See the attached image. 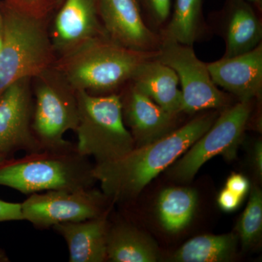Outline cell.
Masks as SVG:
<instances>
[{
	"instance_id": "obj_1",
	"label": "cell",
	"mask_w": 262,
	"mask_h": 262,
	"mask_svg": "<svg viewBox=\"0 0 262 262\" xmlns=\"http://www.w3.org/2000/svg\"><path fill=\"white\" fill-rule=\"evenodd\" d=\"M216 117L215 113L201 115L154 142L134 148L117 159L95 164L94 178L101 191L112 203L136 198L211 127Z\"/></svg>"
},
{
	"instance_id": "obj_2",
	"label": "cell",
	"mask_w": 262,
	"mask_h": 262,
	"mask_svg": "<svg viewBox=\"0 0 262 262\" xmlns=\"http://www.w3.org/2000/svg\"><path fill=\"white\" fill-rule=\"evenodd\" d=\"M3 46L0 50V96L10 85L32 78L57 58L49 33L51 12L27 8L13 0L0 4Z\"/></svg>"
},
{
	"instance_id": "obj_3",
	"label": "cell",
	"mask_w": 262,
	"mask_h": 262,
	"mask_svg": "<svg viewBox=\"0 0 262 262\" xmlns=\"http://www.w3.org/2000/svg\"><path fill=\"white\" fill-rule=\"evenodd\" d=\"M156 53L134 51L102 37L58 57L53 67L76 91L110 94L129 83L140 63Z\"/></svg>"
},
{
	"instance_id": "obj_4",
	"label": "cell",
	"mask_w": 262,
	"mask_h": 262,
	"mask_svg": "<svg viewBox=\"0 0 262 262\" xmlns=\"http://www.w3.org/2000/svg\"><path fill=\"white\" fill-rule=\"evenodd\" d=\"M89 158L78 152L75 144L10 158L0 163V186L24 194L89 189L96 180Z\"/></svg>"
},
{
	"instance_id": "obj_5",
	"label": "cell",
	"mask_w": 262,
	"mask_h": 262,
	"mask_svg": "<svg viewBox=\"0 0 262 262\" xmlns=\"http://www.w3.org/2000/svg\"><path fill=\"white\" fill-rule=\"evenodd\" d=\"M77 96L79 117L75 132L79 153L101 163L134 149L135 143L125 127L120 94L93 95L80 91Z\"/></svg>"
},
{
	"instance_id": "obj_6",
	"label": "cell",
	"mask_w": 262,
	"mask_h": 262,
	"mask_svg": "<svg viewBox=\"0 0 262 262\" xmlns=\"http://www.w3.org/2000/svg\"><path fill=\"white\" fill-rule=\"evenodd\" d=\"M32 128L42 149L75 145L63 136L78 124L77 91L53 66L32 77Z\"/></svg>"
},
{
	"instance_id": "obj_7",
	"label": "cell",
	"mask_w": 262,
	"mask_h": 262,
	"mask_svg": "<svg viewBox=\"0 0 262 262\" xmlns=\"http://www.w3.org/2000/svg\"><path fill=\"white\" fill-rule=\"evenodd\" d=\"M162 37L155 58L175 71L181 84L182 112L196 113L227 107L229 98L212 80L206 63L196 56L192 46Z\"/></svg>"
},
{
	"instance_id": "obj_8",
	"label": "cell",
	"mask_w": 262,
	"mask_h": 262,
	"mask_svg": "<svg viewBox=\"0 0 262 262\" xmlns=\"http://www.w3.org/2000/svg\"><path fill=\"white\" fill-rule=\"evenodd\" d=\"M102 191L94 187L75 191L52 190L30 194L21 203L24 220L45 230L65 222L96 218L108 213Z\"/></svg>"
},
{
	"instance_id": "obj_9",
	"label": "cell",
	"mask_w": 262,
	"mask_h": 262,
	"mask_svg": "<svg viewBox=\"0 0 262 262\" xmlns=\"http://www.w3.org/2000/svg\"><path fill=\"white\" fill-rule=\"evenodd\" d=\"M251 101H239L227 108L190 149L170 169L172 177L189 182L201 167L218 155H234L251 116Z\"/></svg>"
},
{
	"instance_id": "obj_10",
	"label": "cell",
	"mask_w": 262,
	"mask_h": 262,
	"mask_svg": "<svg viewBox=\"0 0 262 262\" xmlns=\"http://www.w3.org/2000/svg\"><path fill=\"white\" fill-rule=\"evenodd\" d=\"M32 78L10 85L0 96V155L8 158L19 151L38 152L42 148L32 128Z\"/></svg>"
},
{
	"instance_id": "obj_11",
	"label": "cell",
	"mask_w": 262,
	"mask_h": 262,
	"mask_svg": "<svg viewBox=\"0 0 262 262\" xmlns=\"http://www.w3.org/2000/svg\"><path fill=\"white\" fill-rule=\"evenodd\" d=\"M49 33L58 58L92 39L107 37L98 0H59L50 18Z\"/></svg>"
},
{
	"instance_id": "obj_12",
	"label": "cell",
	"mask_w": 262,
	"mask_h": 262,
	"mask_svg": "<svg viewBox=\"0 0 262 262\" xmlns=\"http://www.w3.org/2000/svg\"><path fill=\"white\" fill-rule=\"evenodd\" d=\"M98 12L106 35L124 47L156 53L161 36L146 25L137 0H98Z\"/></svg>"
},
{
	"instance_id": "obj_13",
	"label": "cell",
	"mask_w": 262,
	"mask_h": 262,
	"mask_svg": "<svg viewBox=\"0 0 262 262\" xmlns=\"http://www.w3.org/2000/svg\"><path fill=\"white\" fill-rule=\"evenodd\" d=\"M212 80L217 87L238 98L251 101L262 91V44L252 51L206 63Z\"/></svg>"
},
{
	"instance_id": "obj_14",
	"label": "cell",
	"mask_w": 262,
	"mask_h": 262,
	"mask_svg": "<svg viewBox=\"0 0 262 262\" xmlns=\"http://www.w3.org/2000/svg\"><path fill=\"white\" fill-rule=\"evenodd\" d=\"M125 95V99L121 97L122 115L137 146L154 142L171 132L176 115L167 113L130 82Z\"/></svg>"
},
{
	"instance_id": "obj_15",
	"label": "cell",
	"mask_w": 262,
	"mask_h": 262,
	"mask_svg": "<svg viewBox=\"0 0 262 262\" xmlns=\"http://www.w3.org/2000/svg\"><path fill=\"white\" fill-rule=\"evenodd\" d=\"M258 12L246 0H226L220 13L226 48L223 57L244 54L261 44L262 24Z\"/></svg>"
},
{
	"instance_id": "obj_16",
	"label": "cell",
	"mask_w": 262,
	"mask_h": 262,
	"mask_svg": "<svg viewBox=\"0 0 262 262\" xmlns=\"http://www.w3.org/2000/svg\"><path fill=\"white\" fill-rule=\"evenodd\" d=\"M108 213L96 218L65 222L52 228L67 243L70 262H103L107 260Z\"/></svg>"
},
{
	"instance_id": "obj_17",
	"label": "cell",
	"mask_w": 262,
	"mask_h": 262,
	"mask_svg": "<svg viewBox=\"0 0 262 262\" xmlns=\"http://www.w3.org/2000/svg\"><path fill=\"white\" fill-rule=\"evenodd\" d=\"M155 56L140 63L129 82L167 113L177 115L182 113V103L178 76Z\"/></svg>"
},
{
	"instance_id": "obj_18",
	"label": "cell",
	"mask_w": 262,
	"mask_h": 262,
	"mask_svg": "<svg viewBox=\"0 0 262 262\" xmlns=\"http://www.w3.org/2000/svg\"><path fill=\"white\" fill-rule=\"evenodd\" d=\"M106 254L113 262H155L159 258L155 241L126 222L110 223Z\"/></svg>"
},
{
	"instance_id": "obj_19",
	"label": "cell",
	"mask_w": 262,
	"mask_h": 262,
	"mask_svg": "<svg viewBox=\"0 0 262 262\" xmlns=\"http://www.w3.org/2000/svg\"><path fill=\"white\" fill-rule=\"evenodd\" d=\"M237 239L238 237L233 233L198 236L183 245L171 260L178 262L229 261L235 254Z\"/></svg>"
},
{
	"instance_id": "obj_20",
	"label": "cell",
	"mask_w": 262,
	"mask_h": 262,
	"mask_svg": "<svg viewBox=\"0 0 262 262\" xmlns=\"http://www.w3.org/2000/svg\"><path fill=\"white\" fill-rule=\"evenodd\" d=\"M198 194L189 188L170 187L160 193L158 216L167 232L177 233L189 225L195 211Z\"/></svg>"
},
{
	"instance_id": "obj_21",
	"label": "cell",
	"mask_w": 262,
	"mask_h": 262,
	"mask_svg": "<svg viewBox=\"0 0 262 262\" xmlns=\"http://www.w3.org/2000/svg\"><path fill=\"white\" fill-rule=\"evenodd\" d=\"M203 0H175L171 18L161 36L192 46L201 33Z\"/></svg>"
},
{
	"instance_id": "obj_22",
	"label": "cell",
	"mask_w": 262,
	"mask_h": 262,
	"mask_svg": "<svg viewBox=\"0 0 262 262\" xmlns=\"http://www.w3.org/2000/svg\"><path fill=\"white\" fill-rule=\"evenodd\" d=\"M262 230V194L253 187L249 201L237 225V232L244 248L252 246L259 239Z\"/></svg>"
},
{
	"instance_id": "obj_23",
	"label": "cell",
	"mask_w": 262,
	"mask_h": 262,
	"mask_svg": "<svg viewBox=\"0 0 262 262\" xmlns=\"http://www.w3.org/2000/svg\"><path fill=\"white\" fill-rule=\"evenodd\" d=\"M141 12L147 18L160 26L168 20L171 10V0H137Z\"/></svg>"
},
{
	"instance_id": "obj_24",
	"label": "cell",
	"mask_w": 262,
	"mask_h": 262,
	"mask_svg": "<svg viewBox=\"0 0 262 262\" xmlns=\"http://www.w3.org/2000/svg\"><path fill=\"white\" fill-rule=\"evenodd\" d=\"M24 220L21 203L0 200V222Z\"/></svg>"
},
{
	"instance_id": "obj_25",
	"label": "cell",
	"mask_w": 262,
	"mask_h": 262,
	"mask_svg": "<svg viewBox=\"0 0 262 262\" xmlns=\"http://www.w3.org/2000/svg\"><path fill=\"white\" fill-rule=\"evenodd\" d=\"M225 188L241 198H244L249 190V182L244 176L234 173L227 179Z\"/></svg>"
},
{
	"instance_id": "obj_26",
	"label": "cell",
	"mask_w": 262,
	"mask_h": 262,
	"mask_svg": "<svg viewBox=\"0 0 262 262\" xmlns=\"http://www.w3.org/2000/svg\"><path fill=\"white\" fill-rule=\"evenodd\" d=\"M243 198L231 192L227 188L220 193L218 198L219 206L226 212L233 211L238 208Z\"/></svg>"
},
{
	"instance_id": "obj_27",
	"label": "cell",
	"mask_w": 262,
	"mask_h": 262,
	"mask_svg": "<svg viewBox=\"0 0 262 262\" xmlns=\"http://www.w3.org/2000/svg\"><path fill=\"white\" fill-rule=\"evenodd\" d=\"M15 3L34 9L53 12L56 4L51 0H13Z\"/></svg>"
},
{
	"instance_id": "obj_28",
	"label": "cell",
	"mask_w": 262,
	"mask_h": 262,
	"mask_svg": "<svg viewBox=\"0 0 262 262\" xmlns=\"http://www.w3.org/2000/svg\"><path fill=\"white\" fill-rule=\"evenodd\" d=\"M253 160H254V165L257 170L258 175L261 177L262 173V146L261 142H258L256 144L253 151Z\"/></svg>"
},
{
	"instance_id": "obj_29",
	"label": "cell",
	"mask_w": 262,
	"mask_h": 262,
	"mask_svg": "<svg viewBox=\"0 0 262 262\" xmlns=\"http://www.w3.org/2000/svg\"><path fill=\"white\" fill-rule=\"evenodd\" d=\"M248 3L252 4L255 8L261 12L262 9V0H246Z\"/></svg>"
},
{
	"instance_id": "obj_30",
	"label": "cell",
	"mask_w": 262,
	"mask_h": 262,
	"mask_svg": "<svg viewBox=\"0 0 262 262\" xmlns=\"http://www.w3.org/2000/svg\"><path fill=\"white\" fill-rule=\"evenodd\" d=\"M9 261V258H8L7 253H5L3 249H0V262H7Z\"/></svg>"
},
{
	"instance_id": "obj_31",
	"label": "cell",
	"mask_w": 262,
	"mask_h": 262,
	"mask_svg": "<svg viewBox=\"0 0 262 262\" xmlns=\"http://www.w3.org/2000/svg\"><path fill=\"white\" fill-rule=\"evenodd\" d=\"M3 32V16H2L1 10H0V32Z\"/></svg>"
},
{
	"instance_id": "obj_32",
	"label": "cell",
	"mask_w": 262,
	"mask_h": 262,
	"mask_svg": "<svg viewBox=\"0 0 262 262\" xmlns=\"http://www.w3.org/2000/svg\"><path fill=\"white\" fill-rule=\"evenodd\" d=\"M8 159H10V158H7V157L2 156V155H0V163H3V162L5 161V160Z\"/></svg>"
},
{
	"instance_id": "obj_33",
	"label": "cell",
	"mask_w": 262,
	"mask_h": 262,
	"mask_svg": "<svg viewBox=\"0 0 262 262\" xmlns=\"http://www.w3.org/2000/svg\"><path fill=\"white\" fill-rule=\"evenodd\" d=\"M3 34H2L1 32H0V50H1L2 46H3Z\"/></svg>"
}]
</instances>
